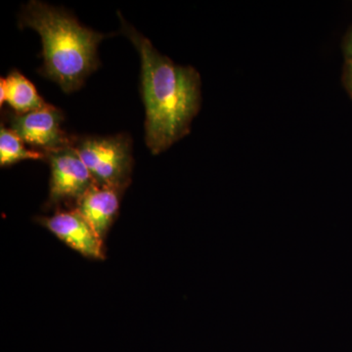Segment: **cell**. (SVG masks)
<instances>
[{
    "label": "cell",
    "mask_w": 352,
    "mask_h": 352,
    "mask_svg": "<svg viewBox=\"0 0 352 352\" xmlns=\"http://www.w3.org/2000/svg\"><path fill=\"white\" fill-rule=\"evenodd\" d=\"M120 19L140 56L146 144L152 154H160L189 133L201 108V76L193 67L173 63L120 15Z\"/></svg>",
    "instance_id": "cell-1"
},
{
    "label": "cell",
    "mask_w": 352,
    "mask_h": 352,
    "mask_svg": "<svg viewBox=\"0 0 352 352\" xmlns=\"http://www.w3.org/2000/svg\"><path fill=\"white\" fill-rule=\"evenodd\" d=\"M22 28L38 32L43 46V75L65 92L78 89L98 68L97 48L104 34L82 27L68 12L38 0L22 7Z\"/></svg>",
    "instance_id": "cell-2"
},
{
    "label": "cell",
    "mask_w": 352,
    "mask_h": 352,
    "mask_svg": "<svg viewBox=\"0 0 352 352\" xmlns=\"http://www.w3.org/2000/svg\"><path fill=\"white\" fill-rule=\"evenodd\" d=\"M95 183L124 191L131 182L133 157L126 134L85 136L72 142Z\"/></svg>",
    "instance_id": "cell-3"
},
{
    "label": "cell",
    "mask_w": 352,
    "mask_h": 352,
    "mask_svg": "<svg viewBox=\"0 0 352 352\" xmlns=\"http://www.w3.org/2000/svg\"><path fill=\"white\" fill-rule=\"evenodd\" d=\"M45 154L51 168L50 205L69 199L78 201L95 184L91 173L73 145Z\"/></svg>",
    "instance_id": "cell-4"
},
{
    "label": "cell",
    "mask_w": 352,
    "mask_h": 352,
    "mask_svg": "<svg viewBox=\"0 0 352 352\" xmlns=\"http://www.w3.org/2000/svg\"><path fill=\"white\" fill-rule=\"evenodd\" d=\"M9 122L14 133L28 144L43 149V153L72 144L61 129L63 113L50 104L38 110L11 116Z\"/></svg>",
    "instance_id": "cell-5"
},
{
    "label": "cell",
    "mask_w": 352,
    "mask_h": 352,
    "mask_svg": "<svg viewBox=\"0 0 352 352\" xmlns=\"http://www.w3.org/2000/svg\"><path fill=\"white\" fill-rule=\"evenodd\" d=\"M38 221L69 248L89 258H104L103 240L78 210L58 212Z\"/></svg>",
    "instance_id": "cell-6"
},
{
    "label": "cell",
    "mask_w": 352,
    "mask_h": 352,
    "mask_svg": "<svg viewBox=\"0 0 352 352\" xmlns=\"http://www.w3.org/2000/svg\"><path fill=\"white\" fill-rule=\"evenodd\" d=\"M120 193V190L95 183L76 201V210L103 241L119 212Z\"/></svg>",
    "instance_id": "cell-7"
},
{
    "label": "cell",
    "mask_w": 352,
    "mask_h": 352,
    "mask_svg": "<svg viewBox=\"0 0 352 352\" xmlns=\"http://www.w3.org/2000/svg\"><path fill=\"white\" fill-rule=\"evenodd\" d=\"M2 80L6 85V101L17 113L32 112L48 105L34 85L22 74L12 72Z\"/></svg>",
    "instance_id": "cell-8"
},
{
    "label": "cell",
    "mask_w": 352,
    "mask_h": 352,
    "mask_svg": "<svg viewBox=\"0 0 352 352\" xmlns=\"http://www.w3.org/2000/svg\"><path fill=\"white\" fill-rule=\"evenodd\" d=\"M24 141L11 129L1 126L0 129V164L11 166L25 160L46 159L45 153L29 150L24 146Z\"/></svg>",
    "instance_id": "cell-9"
},
{
    "label": "cell",
    "mask_w": 352,
    "mask_h": 352,
    "mask_svg": "<svg viewBox=\"0 0 352 352\" xmlns=\"http://www.w3.org/2000/svg\"><path fill=\"white\" fill-rule=\"evenodd\" d=\"M342 82L352 100V58L346 59L342 72Z\"/></svg>",
    "instance_id": "cell-10"
},
{
    "label": "cell",
    "mask_w": 352,
    "mask_h": 352,
    "mask_svg": "<svg viewBox=\"0 0 352 352\" xmlns=\"http://www.w3.org/2000/svg\"><path fill=\"white\" fill-rule=\"evenodd\" d=\"M344 51L346 59L352 58V29L346 34L344 41Z\"/></svg>",
    "instance_id": "cell-11"
},
{
    "label": "cell",
    "mask_w": 352,
    "mask_h": 352,
    "mask_svg": "<svg viewBox=\"0 0 352 352\" xmlns=\"http://www.w3.org/2000/svg\"><path fill=\"white\" fill-rule=\"evenodd\" d=\"M6 101V85H4L3 80L0 82V104L1 105H3V102Z\"/></svg>",
    "instance_id": "cell-12"
}]
</instances>
